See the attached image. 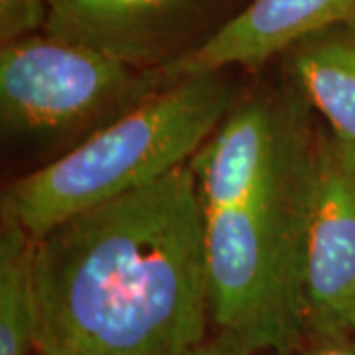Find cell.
I'll use <instances>...</instances> for the list:
<instances>
[{"instance_id":"13","label":"cell","mask_w":355,"mask_h":355,"mask_svg":"<svg viewBox=\"0 0 355 355\" xmlns=\"http://www.w3.org/2000/svg\"><path fill=\"white\" fill-rule=\"evenodd\" d=\"M345 326H347V330L354 331L355 334V288H354V294H352V300H349V306H347Z\"/></svg>"},{"instance_id":"1","label":"cell","mask_w":355,"mask_h":355,"mask_svg":"<svg viewBox=\"0 0 355 355\" xmlns=\"http://www.w3.org/2000/svg\"><path fill=\"white\" fill-rule=\"evenodd\" d=\"M40 355H186L209 338L196 178L184 164L36 239Z\"/></svg>"},{"instance_id":"14","label":"cell","mask_w":355,"mask_h":355,"mask_svg":"<svg viewBox=\"0 0 355 355\" xmlns=\"http://www.w3.org/2000/svg\"><path fill=\"white\" fill-rule=\"evenodd\" d=\"M34 355H40V354H34Z\"/></svg>"},{"instance_id":"4","label":"cell","mask_w":355,"mask_h":355,"mask_svg":"<svg viewBox=\"0 0 355 355\" xmlns=\"http://www.w3.org/2000/svg\"><path fill=\"white\" fill-rule=\"evenodd\" d=\"M166 85L160 71L48 32L6 42L0 48L4 146L42 168Z\"/></svg>"},{"instance_id":"10","label":"cell","mask_w":355,"mask_h":355,"mask_svg":"<svg viewBox=\"0 0 355 355\" xmlns=\"http://www.w3.org/2000/svg\"><path fill=\"white\" fill-rule=\"evenodd\" d=\"M48 16V0H0V42L6 44L44 32Z\"/></svg>"},{"instance_id":"6","label":"cell","mask_w":355,"mask_h":355,"mask_svg":"<svg viewBox=\"0 0 355 355\" xmlns=\"http://www.w3.org/2000/svg\"><path fill=\"white\" fill-rule=\"evenodd\" d=\"M354 288L355 154L322 127L306 249V331L347 330Z\"/></svg>"},{"instance_id":"8","label":"cell","mask_w":355,"mask_h":355,"mask_svg":"<svg viewBox=\"0 0 355 355\" xmlns=\"http://www.w3.org/2000/svg\"><path fill=\"white\" fill-rule=\"evenodd\" d=\"M279 60L280 76L355 154V16L296 40Z\"/></svg>"},{"instance_id":"9","label":"cell","mask_w":355,"mask_h":355,"mask_svg":"<svg viewBox=\"0 0 355 355\" xmlns=\"http://www.w3.org/2000/svg\"><path fill=\"white\" fill-rule=\"evenodd\" d=\"M38 354L36 239L0 214V355Z\"/></svg>"},{"instance_id":"7","label":"cell","mask_w":355,"mask_h":355,"mask_svg":"<svg viewBox=\"0 0 355 355\" xmlns=\"http://www.w3.org/2000/svg\"><path fill=\"white\" fill-rule=\"evenodd\" d=\"M355 16V0H249L216 38L160 71L166 83L216 69H259L296 40Z\"/></svg>"},{"instance_id":"11","label":"cell","mask_w":355,"mask_h":355,"mask_svg":"<svg viewBox=\"0 0 355 355\" xmlns=\"http://www.w3.org/2000/svg\"><path fill=\"white\" fill-rule=\"evenodd\" d=\"M259 355H355V334L349 330L306 331L288 347Z\"/></svg>"},{"instance_id":"2","label":"cell","mask_w":355,"mask_h":355,"mask_svg":"<svg viewBox=\"0 0 355 355\" xmlns=\"http://www.w3.org/2000/svg\"><path fill=\"white\" fill-rule=\"evenodd\" d=\"M316 119L280 77L243 91L188 162L203 211L211 328L251 355L284 349L306 334Z\"/></svg>"},{"instance_id":"3","label":"cell","mask_w":355,"mask_h":355,"mask_svg":"<svg viewBox=\"0 0 355 355\" xmlns=\"http://www.w3.org/2000/svg\"><path fill=\"white\" fill-rule=\"evenodd\" d=\"M233 71L168 83L73 150L8 184L0 214L40 239L65 219L188 164L243 95Z\"/></svg>"},{"instance_id":"12","label":"cell","mask_w":355,"mask_h":355,"mask_svg":"<svg viewBox=\"0 0 355 355\" xmlns=\"http://www.w3.org/2000/svg\"><path fill=\"white\" fill-rule=\"evenodd\" d=\"M186 355H251L233 336L223 331H211L207 340L196 345Z\"/></svg>"},{"instance_id":"5","label":"cell","mask_w":355,"mask_h":355,"mask_svg":"<svg viewBox=\"0 0 355 355\" xmlns=\"http://www.w3.org/2000/svg\"><path fill=\"white\" fill-rule=\"evenodd\" d=\"M249 0H48L44 32L139 69L164 71L200 51Z\"/></svg>"}]
</instances>
